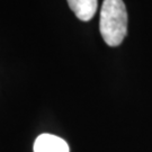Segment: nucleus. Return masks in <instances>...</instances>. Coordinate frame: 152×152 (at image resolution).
<instances>
[{"mask_svg":"<svg viewBox=\"0 0 152 152\" xmlns=\"http://www.w3.org/2000/svg\"><path fill=\"white\" fill-rule=\"evenodd\" d=\"M34 152H70L68 143L59 136L41 134L34 142Z\"/></svg>","mask_w":152,"mask_h":152,"instance_id":"nucleus-2","label":"nucleus"},{"mask_svg":"<svg viewBox=\"0 0 152 152\" xmlns=\"http://www.w3.org/2000/svg\"><path fill=\"white\" fill-rule=\"evenodd\" d=\"M70 9L82 22L90 20L96 14L98 0H66Z\"/></svg>","mask_w":152,"mask_h":152,"instance_id":"nucleus-3","label":"nucleus"},{"mask_svg":"<svg viewBox=\"0 0 152 152\" xmlns=\"http://www.w3.org/2000/svg\"><path fill=\"white\" fill-rule=\"evenodd\" d=\"M99 31L109 46H118L124 41L127 33V11L123 0H104Z\"/></svg>","mask_w":152,"mask_h":152,"instance_id":"nucleus-1","label":"nucleus"}]
</instances>
